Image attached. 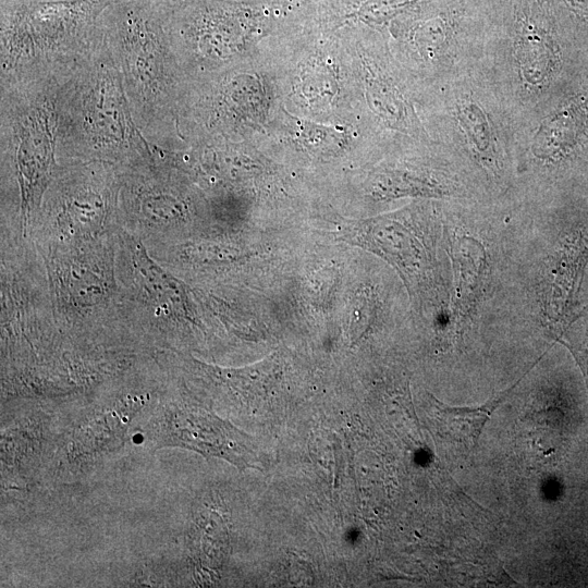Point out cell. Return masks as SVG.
<instances>
[{
    "instance_id": "cell-1",
    "label": "cell",
    "mask_w": 588,
    "mask_h": 588,
    "mask_svg": "<svg viewBox=\"0 0 588 588\" xmlns=\"http://www.w3.org/2000/svg\"><path fill=\"white\" fill-rule=\"evenodd\" d=\"M144 439L152 450L181 448L205 457H219L240 469L257 461L249 439L228 421L180 400L162 402L145 425Z\"/></svg>"
},
{
    "instance_id": "cell-2",
    "label": "cell",
    "mask_w": 588,
    "mask_h": 588,
    "mask_svg": "<svg viewBox=\"0 0 588 588\" xmlns=\"http://www.w3.org/2000/svg\"><path fill=\"white\" fill-rule=\"evenodd\" d=\"M147 399L145 394L124 395L78 419L58 444L57 470L65 476H82L119 451Z\"/></svg>"
},
{
    "instance_id": "cell-3",
    "label": "cell",
    "mask_w": 588,
    "mask_h": 588,
    "mask_svg": "<svg viewBox=\"0 0 588 588\" xmlns=\"http://www.w3.org/2000/svg\"><path fill=\"white\" fill-rule=\"evenodd\" d=\"M48 428L39 416L25 417L2 431V481L22 483L32 477L47 444Z\"/></svg>"
},
{
    "instance_id": "cell-4",
    "label": "cell",
    "mask_w": 588,
    "mask_h": 588,
    "mask_svg": "<svg viewBox=\"0 0 588 588\" xmlns=\"http://www.w3.org/2000/svg\"><path fill=\"white\" fill-rule=\"evenodd\" d=\"M457 283V313L463 319L469 315L480 291L486 255L480 244L470 238H461L453 248Z\"/></svg>"
},
{
    "instance_id": "cell-5",
    "label": "cell",
    "mask_w": 588,
    "mask_h": 588,
    "mask_svg": "<svg viewBox=\"0 0 588 588\" xmlns=\"http://www.w3.org/2000/svg\"><path fill=\"white\" fill-rule=\"evenodd\" d=\"M514 387L476 408L451 407L437 401L436 417L442 433L467 448L475 446L490 415Z\"/></svg>"
},
{
    "instance_id": "cell-6",
    "label": "cell",
    "mask_w": 588,
    "mask_h": 588,
    "mask_svg": "<svg viewBox=\"0 0 588 588\" xmlns=\"http://www.w3.org/2000/svg\"><path fill=\"white\" fill-rule=\"evenodd\" d=\"M132 261L138 282L151 299L162 307L185 309L183 290L179 282L157 266L147 255L145 248L137 243L132 246Z\"/></svg>"
},
{
    "instance_id": "cell-7",
    "label": "cell",
    "mask_w": 588,
    "mask_h": 588,
    "mask_svg": "<svg viewBox=\"0 0 588 588\" xmlns=\"http://www.w3.org/2000/svg\"><path fill=\"white\" fill-rule=\"evenodd\" d=\"M63 275L62 282L68 296L78 305H91L107 292V282L101 279L102 275L93 271L90 264L73 262Z\"/></svg>"
},
{
    "instance_id": "cell-8",
    "label": "cell",
    "mask_w": 588,
    "mask_h": 588,
    "mask_svg": "<svg viewBox=\"0 0 588 588\" xmlns=\"http://www.w3.org/2000/svg\"><path fill=\"white\" fill-rule=\"evenodd\" d=\"M143 212L152 222L170 223L179 219L183 210L181 204L171 197L157 196L143 204Z\"/></svg>"
}]
</instances>
